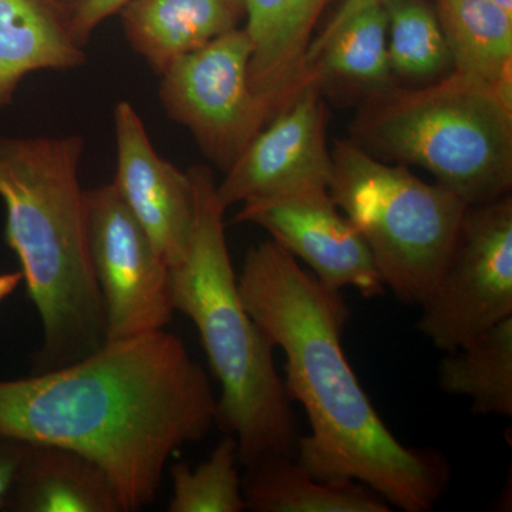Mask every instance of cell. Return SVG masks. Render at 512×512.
<instances>
[{
    "mask_svg": "<svg viewBox=\"0 0 512 512\" xmlns=\"http://www.w3.org/2000/svg\"><path fill=\"white\" fill-rule=\"evenodd\" d=\"M215 419L210 377L165 329L106 342L72 365L0 380V437L90 458L124 512L156 501L168 460L204 440Z\"/></svg>",
    "mask_w": 512,
    "mask_h": 512,
    "instance_id": "1",
    "label": "cell"
},
{
    "mask_svg": "<svg viewBox=\"0 0 512 512\" xmlns=\"http://www.w3.org/2000/svg\"><path fill=\"white\" fill-rule=\"evenodd\" d=\"M238 288L256 325L284 350L286 390L311 423L296 461L319 480L366 484L400 510H433L450 467L439 451L403 446L380 419L343 352L350 311L342 293L272 239L249 249Z\"/></svg>",
    "mask_w": 512,
    "mask_h": 512,
    "instance_id": "2",
    "label": "cell"
},
{
    "mask_svg": "<svg viewBox=\"0 0 512 512\" xmlns=\"http://www.w3.org/2000/svg\"><path fill=\"white\" fill-rule=\"evenodd\" d=\"M83 153V137L74 134L0 137L6 244L43 329L33 373L72 365L107 342L79 181Z\"/></svg>",
    "mask_w": 512,
    "mask_h": 512,
    "instance_id": "3",
    "label": "cell"
},
{
    "mask_svg": "<svg viewBox=\"0 0 512 512\" xmlns=\"http://www.w3.org/2000/svg\"><path fill=\"white\" fill-rule=\"evenodd\" d=\"M194 229L183 264L170 269L174 311L194 323L211 373L221 386L215 426L238 441L239 464L296 457L298 420L276 372L275 345L249 315L232 268L224 214L210 168L188 170Z\"/></svg>",
    "mask_w": 512,
    "mask_h": 512,
    "instance_id": "4",
    "label": "cell"
},
{
    "mask_svg": "<svg viewBox=\"0 0 512 512\" xmlns=\"http://www.w3.org/2000/svg\"><path fill=\"white\" fill-rule=\"evenodd\" d=\"M350 136L380 160L429 171L467 205L510 194L512 107L471 74L451 69L417 89L393 82L363 94Z\"/></svg>",
    "mask_w": 512,
    "mask_h": 512,
    "instance_id": "5",
    "label": "cell"
},
{
    "mask_svg": "<svg viewBox=\"0 0 512 512\" xmlns=\"http://www.w3.org/2000/svg\"><path fill=\"white\" fill-rule=\"evenodd\" d=\"M330 151V197L365 239L384 286L404 305L420 306L443 274L466 202L352 138Z\"/></svg>",
    "mask_w": 512,
    "mask_h": 512,
    "instance_id": "6",
    "label": "cell"
},
{
    "mask_svg": "<svg viewBox=\"0 0 512 512\" xmlns=\"http://www.w3.org/2000/svg\"><path fill=\"white\" fill-rule=\"evenodd\" d=\"M417 329L453 352L512 316V198L467 205L443 274Z\"/></svg>",
    "mask_w": 512,
    "mask_h": 512,
    "instance_id": "7",
    "label": "cell"
},
{
    "mask_svg": "<svg viewBox=\"0 0 512 512\" xmlns=\"http://www.w3.org/2000/svg\"><path fill=\"white\" fill-rule=\"evenodd\" d=\"M252 43L244 28L175 59L161 76L165 113L187 128L202 154L227 171L268 124L249 86Z\"/></svg>",
    "mask_w": 512,
    "mask_h": 512,
    "instance_id": "8",
    "label": "cell"
},
{
    "mask_svg": "<svg viewBox=\"0 0 512 512\" xmlns=\"http://www.w3.org/2000/svg\"><path fill=\"white\" fill-rule=\"evenodd\" d=\"M86 217L107 342L167 328L175 312L170 266L113 183L86 191Z\"/></svg>",
    "mask_w": 512,
    "mask_h": 512,
    "instance_id": "9",
    "label": "cell"
},
{
    "mask_svg": "<svg viewBox=\"0 0 512 512\" xmlns=\"http://www.w3.org/2000/svg\"><path fill=\"white\" fill-rule=\"evenodd\" d=\"M235 222L264 228L272 241L315 272L333 291L352 286L365 298L383 295L382 278L365 239L322 184L302 185L242 202Z\"/></svg>",
    "mask_w": 512,
    "mask_h": 512,
    "instance_id": "10",
    "label": "cell"
},
{
    "mask_svg": "<svg viewBox=\"0 0 512 512\" xmlns=\"http://www.w3.org/2000/svg\"><path fill=\"white\" fill-rule=\"evenodd\" d=\"M322 96L318 84H309L288 109L256 134L217 185L225 208L302 185L329 187L332 151Z\"/></svg>",
    "mask_w": 512,
    "mask_h": 512,
    "instance_id": "11",
    "label": "cell"
},
{
    "mask_svg": "<svg viewBox=\"0 0 512 512\" xmlns=\"http://www.w3.org/2000/svg\"><path fill=\"white\" fill-rule=\"evenodd\" d=\"M114 136V187L170 269L175 268L187 256L194 229L190 174L157 153L140 114L128 101L114 107Z\"/></svg>",
    "mask_w": 512,
    "mask_h": 512,
    "instance_id": "12",
    "label": "cell"
},
{
    "mask_svg": "<svg viewBox=\"0 0 512 512\" xmlns=\"http://www.w3.org/2000/svg\"><path fill=\"white\" fill-rule=\"evenodd\" d=\"M333 0H244L252 43L248 79L268 123L312 84L313 33Z\"/></svg>",
    "mask_w": 512,
    "mask_h": 512,
    "instance_id": "13",
    "label": "cell"
},
{
    "mask_svg": "<svg viewBox=\"0 0 512 512\" xmlns=\"http://www.w3.org/2000/svg\"><path fill=\"white\" fill-rule=\"evenodd\" d=\"M131 49L161 74L245 20L244 0H133L121 10Z\"/></svg>",
    "mask_w": 512,
    "mask_h": 512,
    "instance_id": "14",
    "label": "cell"
},
{
    "mask_svg": "<svg viewBox=\"0 0 512 512\" xmlns=\"http://www.w3.org/2000/svg\"><path fill=\"white\" fill-rule=\"evenodd\" d=\"M86 60L59 0H0V109L29 74L79 69Z\"/></svg>",
    "mask_w": 512,
    "mask_h": 512,
    "instance_id": "15",
    "label": "cell"
},
{
    "mask_svg": "<svg viewBox=\"0 0 512 512\" xmlns=\"http://www.w3.org/2000/svg\"><path fill=\"white\" fill-rule=\"evenodd\" d=\"M12 512H124L103 468L77 451L30 444L10 494Z\"/></svg>",
    "mask_w": 512,
    "mask_h": 512,
    "instance_id": "16",
    "label": "cell"
},
{
    "mask_svg": "<svg viewBox=\"0 0 512 512\" xmlns=\"http://www.w3.org/2000/svg\"><path fill=\"white\" fill-rule=\"evenodd\" d=\"M242 493L252 512L392 511V505L366 484L319 480L295 457H272L245 468Z\"/></svg>",
    "mask_w": 512,
    "mask_h": 512,
    "instance_id": "17",
    "label": "cell"
},
{
    "mask_svg": "<svg viewBox=\"0 0 512 512\" xmlns=\"http://www.w3.org/2000/svg\"><path fill=\"white\" fill-rule=\"evenodd\" d=\"M453 69L490 84L512 107V15L490 0H431Z\"/></svg>",
    "mask_w": 512,
    "mask_h": 512,
    "instance_id": "18",
    "label": "cell"
},
{
    "mask_svg": "<svg viewBox=\"0 0 512 512\" xmlns=\"http://www.w3.org/2000/svg\"><path fill=\"white\" fill-rule=\"evenodd\" d=\"M308 63L312 82L322 93L350 90L362 97L393 83L384 6H373L350 18L313 50Z\"/></svg>",
    "mask_w": 512,
    "mask_h": 512,
    "instance_id": "19",
    "label": "cell"
},
{
    "mask_svg": "<svg viewBox=\"0 0 512 512\" xmlns=\"http://www.w3.org/2000/svg\"><path fill=\"white\" fill-rule=\"evenodd\" d=\"M437 375L441 390L471 400L474 413L511 417L512 316L447 352Z\"/></svg>",
    "mask_w": 512,
    "mask_h": 512,
    "instance_id": "20",
    "label": "cell"
},
{
    "mask_svg": "<svg viewBox=\"0 0 512 512\" xmlns=\"http://www.w3.org/2000/svg\"><path fill=\"white\" fill-rule=\"evenodd\" d=\"M384 9L393 74L404 79L434 80L453 69L433 2L390 0Z\"/></svg>",
    "mask_w": 512,
    "mask_h": 512,
    "instance_id": "21",
    "label": "cell"
},
{
    "mask_svg": "<svg viewBox=\"0 0 512 512\" xmlns=\"http://www.w3.org/2000/svg\"><path fill=\"white\" fill-rule=\"evenodd\" d=\"M238 441L227 434L207 460L192 468L177 463L170 468V512L247 511L239 474Z\"/></svg>",
    "mask_w": 512,
    "mask_h": 512,
    "instance_id": "22",
    "label": "cell"
},
{
    "mask_svg": "<svg viewBox=\"0 0 512 512\" xmlns=\"http://www.w3.org/2000/svg\"><path fill=\"white\" fill-rule=\"evenodd\" d=\"M130 2L133 0H69L67 13L74 40L84 47L104 20L120 13Z\"/></svg>",
    "mask_w": 512,
    "mask_h": 512,
    "instance_id": "23",
    "label": "cell"
},
{
    "mask_svg": "<svg viewBox=\"0 0 512 512\" xmlns=\"http://www.w3.org/2000/svg\"><path fill=\"white\" fill-rule=\"evenodd\" d=\"M29 443L0 437V512L8 511L9 498Z\"/></svg>",
    "mask_w": 512,
    "mask_h": 512,
    "instance_id": "24",
    "label": "cell"
},
{
    "mask_svg": "<svg viewBox=\"0 0 512 512\" xmlns=\"http://www.w3.org/2000/svg\"><path fill=\"white\" fill-rule=\"evenodd\" d=\"M387 2H390V0H342L338 9H336L335 13L330 16L328 23L323 26L319 35L315 36V39H313L311 49H309V55H311L313 50L318 49L325 40H328L329 37L340 28V26L345 25L350 18L356 16L357 13L373 8V6H384Z\"/></svg>",
    "mask_w": 512,
    "mask_h": 512,
    "instance_id": "25",
    "label": "cell"
},
{
    "mask_svg": "<svg viewBox=\"0 0 512 512\" xmlns=\"http://www.w3.org/2000/svg\"><path fill=\"white\" fill-rule=\"evenodd\" d=\"M23 282V275L20 271L3 272L0 274V302L5 301L12 295Z\"/></svg>",
    "mask_w": 512,
    "mask_h": 512,
    "instance_id": "26",
    "label": "cell"
},
{
    "mask_svg": "<svg viewBox=\"0 0 512 512\" xmlns=\"http://www.w3.org/2000/svg\"><path fill=\"white\" fill-rule=\"evenodd\" d=\"M494 5L500 6L505 12L511 13L512 15V0H490Z\"/></svg>",
    "mask_w": 512,
    "mask_h": 512,
    "instance_id": "27",
    "label": "cell"
},
{
    "mask_svg": "<svg viewBox=\"0 0 512 512\" xmlns=\"http://www.w3.org/2000/svg\"><path fill=\"white\" fill-rule=\"evenodd\" d=\"M59 2L67 8V3H69V0H59Z\"/></svg>",
    "mask_w": 512,
    "mask_h": 512,
    "instance_id": "28",
    "label": "cell"
}]
</instances>
